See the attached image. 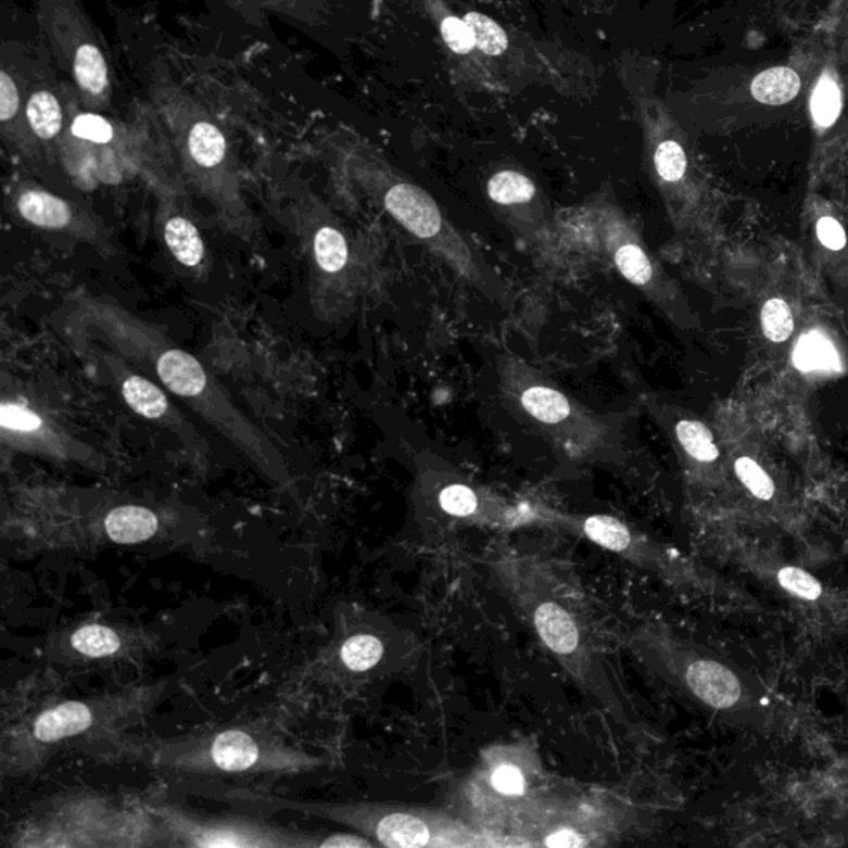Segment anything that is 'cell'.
Listing matches in <instances>:
<instances>
[{"instance_id":"obj_1","label":"cell","mask_w":848,"mask_h":848,"mask_svg":"<svg viewBox=\"0 0 848 848\" xmlns=\"http://www.w3.org/2000/svg\"><path fill=\"white\" fill-rule=\"evenodd\" d=\"M74 312L75 324L106 342L125 360L150 368L169 393L200 413L274 484L292 488V478L279 451L229 402L223 388L195 356L169 342L153 325L106 299H81Z\"/></svg>"},{"instance_id":"obj_2","label":"cell","mask_w":848,"mask_h":848,"mask_svg":"<svg viewBox=\"0 0 848 848\" xmlns=\"http://www.w3.org/2000/svg\"><path fill=\"white\" fill-rule=\"evenodd\" d=\"M53 684L24 680L2 708L0 769L4 777H27L46 768L60 747L97 743L143 721L166 683L137 684L90 698H60Z\"/></svg>"},{"instance_id":"obj_3","label":"cell","mask_w":848,"mask_h":848,"mask_svg":"<svg viewBox=\"0 0 848 848\" xmlns=\"http://www.w3.org/2000/svg\"><path fill=\"white\" fill-rule=\"evenodd\" d=\"M84 751L110 762L186 775L295 774L320 764L290 744L279 723L269 718L172 739L112 734L88 744Z\"/></svg>"},{"instance_id":"obj_4","label":"cell","mask_w":848,"mask_h":848,"mask_svg":"<svg viewBox=\"0 0 848 848\" xmlns=\"http://www.w3.org/2000/svg\"><path fill=\"white\" fill-rule=\"evenodd\" d=\"M4 510V537L27 550H97L166 539L173 514L109 497L88 501L53 488L12 489Z\"/></svg>"},{"instance_id":"obj_5","label":"cell","mask_w":848,"mask_h":848,"mask_svg":"<svg viewBox=\"0 0 848 848\" xmlns=\"http://www.w3.org/2000/svg\"><path fill=\"white\" fill-rule=\"evenodd\" d=\"M203 796L232 807L263 812H295L336 822L358 832L383 847H482L485 840L463 822L446 813L374 802H302L251 787L206 784Z\"/></svg>"},{"instance_id":"obj_6","label":"cell","mask_w":848,"mask_h":848,"mask_svg":"<svg viewBox=\"0 0 848 848\" xmlns=\"http://www.w3.org/2000/svg\"><path fill=\"white\" fill-rule=\"evenodd\" d=\"M12 847H165L160 827L140 799L71 793L31 810L9 835Z\"/></svg>"},{"instance_id":"obj_7","label":"cell","mask_w":848,"mask_h":848,"mask_svg":"<svg viewBox=\"0 0 848 848\" xmlns=\"http://www.w3.org/2000/svg\"><path fill=\"white\" fill-rule=\"evenodd\" d=\"M499 570L541 642L579 683L580 688L602 703L605 711L610 712L615 720L633 723L629 699L611 680L591 636V630L583 623L582 615L572 610L569 602L562 600V597L552 595L542 585V577H537L529 567L524 569L520 564H503Z\"/></svg>"},{"instance_id":"obj_8","label":"cell","mask_w":848,"mask_h":848,"mask_svg":"<svg viewBox=\"0 0 848 848\" xmlns=\"http://www.w3.org/2000/svg\"><path fill=\"white\" fill-rule=\"evenodd\" d=\"M160 827L165 847L327 848L330 832L280 827L249 815H200L176 803L140 799Z\"/></svg>"},{"instance_id":"obj_9","label":"cell","mask_w":848,"mask_h":848,"mask_svg":"<svg viewBox=\"0 0 848 848\" xmlns=\"http://www.w3.org/2000/svg\"><path fill=\"white\" fill-rule=\"evenodd\" d=\"M47 39L63 67L71 72L85 102L103 106L112 94L105 52L75 0H37Z\"/></svg>"},{"instance_id":"obj_10","label":"cell","mask_w":848,"mask_h":848,"mask_svg":"<svg viewBox=\"0 0 848 848\" xmlns=\"http://www.w3.org/2000/svg\"><path fill=\"white\" fill-rule=\"evenodd\" d=\"M156 646V636L144 630L88 620L53 633L47 655L71 667H112L141 661Z\"/></svg>"},{"instance_id":"obj_11","label":"cell","mask_w":848,"mask_h":848,"mask_svg":"<svg viewBox=\"0 0 848 848\" xmlns=\"http://www.w3.org/2000/svg\"><path fill=\"white\" fill-rule=\"evenodd\" d=\"M0 427L5 446L24 453L40 454L56 461L78 463L91 469L102 468V456L63 431L43 413L27 403L5 396L0 406Z\"/></svg>"},{"instance_id":"obj_12","label":"cell","mask_w":848,"mask_h":848,"mask_svg":"<svg viewBox=\"0 0 848 848\" xmlns=\"http://www.w3.org/2000/svg\"><path fill=\"white\" fill-rule=\"evenodd\" d=\"M90 352L97 364L109 375V380L118 390L128 408L134 409L137 415L143 416L148 421L156 422L160 427L172 431L185 443H191V446H194L201 454V444H198V434L194 433V428L173 405L163 388L157 387L144 375L131 370L128 367V362L115 350L112 352V350L94 349Z\"/></svg>"},{"instance_id":"obj_13","label":"cell","mask_w":848,"mask_h":848,"mask_svg":"<svg viewBox=\"0 0 848 848\" xmlns=\"http://www.w3.org/2000/svg\"><path fill=\"white\" fill-rule=\"evenodd\" d=\"M15 210L22 219L46 231H71L91 235L93 224L71 201L40 188H24L15 195Z\"/></svg>"},{"instance_id":"obj_14","label":"cell","mask_w":848,"mask_h":848,"mask_svg":"<svg viewBox=\"0 0 848 848\" xmlns=\"http://www.w3.org/2000/svg\"><path fill=\"white\" fill-rule=\"evenodd\" d=\"M684 683L689 692L716 709L733 708L739 703L743 688L736 674L712 660L689 661L683 671Z\"/></svg>"},{"instance_id":"obj_15","label":"cell","mask_w":848,"mask_h":848,"mask_svg":"<svg viewBox=\"0 0 848 848\" xmlns=\"http://www.w3.org/2000/svg\"><path fill=\"white\" fill-rule=\"evenodd\" d=\"M384 206L418 238L428 239L440 232V210L422 189L412 185L395 186L384 195Z\"/></svg>"},{"instance_id":"obj_16","label":"cell","mask_w":848,"mask_h":848,"mask_svg":"<svg viewBox=\"0 0 848 848\" xmlns=\"http://www.w3.org/2000/svg\"><path fill=\"white\" fill-rule=\"evenodd\" d=\"M161 226L163 239L173 257L186 269L203 270L207 261L206 244L192 220L168 207L165 213H161Z\"/></svg>"},{"instance_id":"obj_17","label":"cell","mask_w":848,"mask_h":848,"mask_svg":"<svg viewBox=\"0 0 848 848\" xmlns=\"http://www.w3.org/2000/svg\"><path fill=\"white\" fill-rule=\"evenodd\" d=\"M186 153L189 161L203 176L224 172L227 165V141L223 131L207 119H198L186 134Z\"/></svg>"},{"instance_id":"obj_18","label":"cell","mask_w":848,"mask_h":848,"mask_svg":"<svg viewBox=\"0 0 848 848\" xmlns=\"http://www.w3.org/2000/svg\"><path fill=\"white\" fill-rule=\"evenodd\" d=\"M800 91V77L796 71L787 67H775L762 72L752 80L751 93L759 103L764 105H786L793 102Z\"/></svg>"},{"instance_id":"obj_19","label":"cell","mask_w":848,"mask_h":848,"mask_svg":"<svg viewBox=\"0 0 848 848\" xmlns=\"http://www.w3.org/2000/svg\"><path fill=\"white\" fill-rule=\"evenodd\" d=\"M28 126L37 138L52 141L59 137L63 126V112L59 98L49 90H37L30 94L25 110Z\"/></svg>"},{"instance_id":"obj_20","label":"cell","mask_w":848,"mask_h":848,"mask_svg":"<svg viewBox=\"0 0 848 848\" xmlns=\"http://www.w3.org/2000/svg\"><path fill=\"white\" fill-rule=\"evenodd\" d=\"M315 263L325 274H339L349 263V244L345 236L332 226H321L312 239Z\"/></svg>"},{"instance_id":"obj_21","label":"cell","mask_w":848,"mask_h":848,"mask_svg":"<svg viewBox=\"0 0 848 848\" xmlns=\"http://www.w3.org/2000/svg\"><path fill=\"white\" fill-rule=\"evenodd\" d=\"M794 364L800 371L840 370L837 350L821 333L803 336L794 352Z\"/></svg>"},{"instance_id":"obj_22","label":"cell","mask_w":848,"mask_h":848,"mask_svg":"<svg viewBox=\"0 0 848 848\" xmlns=\"http://www.w3.org/2000/svg\"><path fill=\"white\" fill-rule=\"evenodd\" d=\"M522 406L529 415L547 425H557L570 416V403L560 391L548 387H531L522 393Z\"/></svg>"},{"instance_id":"obj_23","label":"cell","mask_w":848,"mask_h":848,"mask_svg":"<svg viewBox=\"0 0 848 848\" xmlns=\"http://www.w3.org/2000/svg\"><path fill=\"white\" fill-rule=\"evenodd\" d=\"M488 194L497 204L529 203L535 195V186L528 176L516 172L497 173L488 185Z\"/></svg>"},{"instance_id":"obj_24","label":"cell","mask_w":848,"mask_h":848,"mask_svg":"<svg viewBox=\"0 0 848 848\" xmlns=\"http://www.w3.org/2000/svg\"><path fill=\"white\" fill-rule=\"evenodd\" d=\"M810 112H812L813 122L821 128H828L837 122L841 112V93L837 81L828 72L822 75L819 84L813 88L812 100H810Z\"/></svg>"},{"instance_id":"obj_25","label":"cell","mask_w":848,"mask_h":848,"mask_svg":"<svg viewBox=\"0 0 848 848\" xmlns=\"http://www.w3.org/2000/svg\"><path fill=\"white\" fill-rule=\"evenodd\" d=\"M676 436L684 451L696 461L712 463L720 456L711 431L703 422L688 421V419L678 422Z\"/></svg>"},{"instance_id":"obj_26","label":"cell","mask_w":848,"mask_h":848,"mask_svg":"<svg viewBox=\"0 0 848 848\" xmlns=\"http://www.w3.org/2000/svg\"><path fill=\"white\" fill-rule=\"evenodd\" d=\"M465 22L474 36L476 47L488 55H501L507 49V36L504 28L493 18L479 12H468Z\"/></svg>"},{"instance_id":"obj_27","label":"cell","mask_w":848,"mask_h":848,"mask_svg":"<svg viewBox=\"0 0 848 848\" xmlns=\"http://www.w3.org/2000/svg\"><path fill=\"white\" fill-rule=\"evenodd\" d=\"M762 332L774 343L786 342L794 330V317L789 305L782 299H771L761 311Z\"/></svg>"},{"instance_id":"obj_28","label":"cell","mask_w":848,"mask_h":848,"mask_svg":"<svg viewBox=\"0 0 848 848\" xmlns=\"http://www.w3.org/2000/svg\"><path fill=\"white\" fill-rule=\"evenodd\" d=\"M441 509L453 517L471 519L481 516V503L478 494L465 484L446 485L438 497Z\"/></svg>"},{"instance_id":"obj_29","label":"cell","mask_w":848,"mask_h":848,"mask_svg":"<svg viewBox=\"0 0 848 848\" xmlns=\"http://www.w3.org/2000/svg\"><path fill=\"white\" fill-rule=\"evenodd\" d=\"M620 273L635 286H646L654 277V266L649 263L648 255L635 244H625L615 254Z\"/></svg>"},{"instance_id":"obj_30","label":"cell","mask_w":848,"mask_h":848,"mask_svg":"<svg viewBox=\"0 0 848 848\" xmlns=\"http://www.w3.org/2000/svg\"><path fill=\"white\" fill-rule=\"evenodd\" d=\"M686 154L676 141H663L655 153V166L658 175L668 182H676L686 173Z\"/></svg>"},{"instance_id":"obj_31","label":"cell","mask_w":848,"mask_h":848,"mask_svg":"<svg viewBox=\"0 0 848 848\" xmlns=\"http://www.w3.org/2000/svg\"><path fill=\"white\" fill-rule=\"evenodd\" d=\"M739 481L746 485L758 499L769 501L774 496V482L768 472L751 458H739L734 465Z\"/></svg>"},{"instance_id":"obj_32","label":"cell","mask_w":848,"mask_h":848,"mask_svg":"<svg viewBox=\"0 0 848 848\" xmlns=\"http://www.w3.org/2000/svg\"><path fill=\"white\" fill-rule=\"evenodd\" d=\"M72 134L88 143L106 144L115 137L112 123L94 113H81L72 123Z\"/></svg>"},{"instance_id":"obj_33","label":"cell","mask_w":848,"mask_h":848,"mask_svg":"<svg viewBox=\"0 0 848 848\" xmlns=\"http://www.w3.org/2000/svg\"><path fill=\"white\" fill-rule=\"evenodd\" d=\"M782 588L803 600H818L822 595V586L809 572L799 567H786L777 575Z\"/></svg>"},{"instance_id":"obj_34","label":"cell","mask_w":848,"mask_h":848,"mask_svg":"<svg viewBox=\"0 0 848 848\" xmlns=\"http://www.w3.org/2000/svg\"><path fill=\"white\" fill-rule=\"evenodd\" d=\"M441 36L453 52L468 53L476 47L474 36L465 18L446 17L441 22Z\"/></svg>"},{"instance_id":"obj_35","label":"cell","mask_w":848,"mask_h":848,"mask_svg":"<svg viewBox=\"0 0 848 848\" xmlns=\"http://www.w3.org/2000/svg\"><path fill=\"white\" fill-rule=\"evenodd\" d=\"M238 2L264 9V11L280 12V14L290 15V17L308 22V24H312V15H314L312 0H238Z\"/></svg>"},{"instance_id":"obj_36","label":"cell","mask_w":848,"mask_h":848,"mask_svg":"<svg viewBox=\"0 0 848 848\" xmlns=\"http://www.w3.org/2000/svg\"><path fill=\"white\" fill-rule=\"evenodd\" d=\"M21 109V94H18L17 85L14 78L2 71L0 74V119L4 125L14 122Z\"/></svg>"},{"instance_id":"obj_37","label":"cell","mask_w":848,"mask_h":848,"mask_svg":"<svg viewBox=\"0 0 848 848\" xmlns=\"http://www.w3.org/2000/svg\"><path fill=\"white\" fill-rule=\"evenodd\" d=\"M493 786L501 794L516 796V794L524 793L526 779L522 772L514 765H501L493 774Z\"/></svg>"},{"instance_id":"obj_38","label":"cell","mask_w":848,"mask_h":848,"mask_svg":"<svg viewBox=\"0 0 848 848\" xmlns=\"http://www.w3.org/2000/svg\"><path fill=\"white\" fill-rule=\"evenodd\" d=\"M818 236L822 244L827 249H832V251H840L847 244L844 227L837 220L832 219V217H822L819 220Z\"/></svg>"}]
</instances>
